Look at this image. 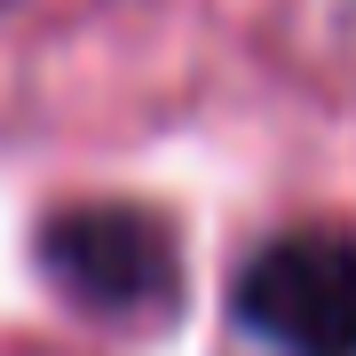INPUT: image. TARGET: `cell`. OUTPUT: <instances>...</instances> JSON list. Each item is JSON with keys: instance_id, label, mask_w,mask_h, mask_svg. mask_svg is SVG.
<instances>
[{"instance_id": "1", "label": "cell", "mask_w": 356, "mask_h": 356, "mask_svg": "<svg viewBox=\"0 0 356 356\" xmlns=\"http://www.w3.org/2000/svg\"><path fill=\"white\" fill-rule=\"evenodd\" d=\"M40 254V277H48L79 317L95 325H127V332H151L182 309V238L159 206H135V198H79V206H56L32 238Z\"/></svg>"}, {"instance_id": "2", "label": "cell", "mask_w": 356, "mask_h": 356, "mask_svg": "<svg viewBox=\"0 0 356 356\" xmlns=\"http://www.w3.org/2000/svg\"><path fill=\"white\" fill-rule=\"evenodd\" d=\"M229 325L277 356H356V229L301 222L229 277Z\"/></svg>"}]
</instances>
